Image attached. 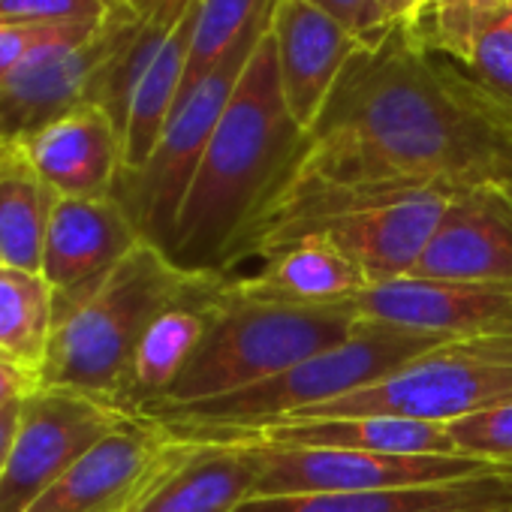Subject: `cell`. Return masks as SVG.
I'll use <instances>...</instances> for the list:
<instances>
[{"label":"cell","mask_w":512,"mask_h":512,"mask_svg":"<svg viewBox=\"0 0 512 512\" xmlns=\"http://www.w3.org/2000/svg\"><path fill=\"white\" fill-rule=\"evenodd\" d=\"M58 193L40 178L19 148L0 157V256L4 266L37 272L58 205Z\"/></svg>","instance_id":"23"},{"label":"cell","mask_w":512,"mask_h":512,"mask_svg":"<svg viewBox=\"0 0 512 512\" xmlns=\"http://www.w3.org/2000/svg\"><path fill=\"white\" fill-rule=\"evenodd\" d=\"M377 4H380V10H383L386 25L395 28V25H401V22L410 16V10L416 7V0H377Z\"/></svg>","instance_id":"33"},{"label":"cell","mask_w":512,"mask_h":512,"mask_svg":"<svg viewBox=\"0 0 512 512\" xmlns=\"http://www.w3.org/2000/svg\"><path fill=\"white\" fill-rule=\"evenodd\" d=\"M497 470H500L503 476H509V479H512V461H509V464H503V467H497Z\"/></svg>","instance_id":"35"},{"label":"cell","mask_w":512,"mask_h":512,"mask_svg":"<svg viewBox=\"0 0 512 512\" xmlns=\"http://www.w3.org/2000/svg\"><path fill=\"white\" fill-rule=\"evenodd\" d=\"M226 281L229 275H199L190 290L178 296L148 326L133 359L124 413L142 416L148 407L160 404L169 395V389L205 341L211 320L226 296Z\"/></svg>","instance_id":"20"},{"label":"cell","mask_w":512,"mask_h":512,"mask_svg":"<svg viewBox=\"0 0 512 512\" xmlns=\"http://www.w3.org/2000/svg\"><path fill=\"white\" fill-rule=\"evenodd\" d=\"M305 130L287 109L272 34L256 43L199 160L166 253L187 272L229 275L247 238L296 169Z\"/></svg>","instance_id":"2"},{"label":"cell","mask_w":512,"mask_h":512,"mask_svg":"<svg viewBox=\"0 0 512 512\" xmlns=\"http://www.w3.org/2000/svg\"><path fill=\"white\" fill-rule=\"evenodd\" d=\"M350 311L356 320L419 332L440 341L512 335V290L404 275L371 284Z\"/></svg>","instance_id":"12"},{"label":"cell","mask_w":512,"mask_h":512,"mask_svg":"<svg viewBox=\"0 0 512 512\" xmlns=\"http://www.w3.org/2000/svg\"><path fill=\"white\" fill-rule=\"evenodd\" d=\"M269 34L287 109L308 133L344 67L365 43L308 0H275Z\"/></svg>","instance_id":"17"},{"label":"cell","mask_w":512,"mask_h":512,"mask_svg":"<svg viewBox=\"0 0 512 512\" xmlns=\"http://www.w3.org/2000/svg\"><path fill=\"white\" fill-rule=\"evenodd\" d=\"M446 431L458 455L485 461L491 467H503L512 461V401L461 416L449 422Z\"/></svg>","instance_id":"27"},{"label":"cell","mask_w":512,"mask_h":512,"mask_svg":"<svg viewBox=\"0 0 512 512\" xmlns=\"http://www.w3.org/2000/svg\"><path fill=\"white\" fill-rule=\"evenodd\" d=\"M7 151H10V148H7V145H4V142H0V157H4V154H7Z\"/></svg>","instance_id":"36"},{"label":"cell","mask_w":512,"mask_h":512,"mask_svg":"<svg viewBox=\"0 0 512 512\" xmlns=\"http://www.w3.org/2000/svg\"><path fill=\"white\" fill-rule=\"evenodd\" d=\"M260 446L266 449V473L256 494H350L413 488L458 482L497 470L467 455H380L314 446Z\"/></svg>","instance_id":"11"},{"label":"cell","mask_w":512,"mask_h":512,"mask_svg":"<svg viewBox=\"0 0 512 512\" xmlns=\"http://www.w3.org/2000/svg\"><path fill=\"white\" fill-rule=\"evenodd\" d=\"M266 449L253 440H178L127 512H235L260 491Z\"/></svg>","instance_id":"14"},{"label":"cell","mask_w":512,"mask_h":512,"mask_svg":"<svg viewBox=\"0 0 512 512\" xmlns=\"http://www.w3.org/2000/svg\"><path fill=\"white\" fill-rule=\"evenodd\" d=\"M127 7L106 25H70L40 46L0 85V142L16 148L64 112L94 103V88L109 64Z\"/></svg>","instance_id":"10"},{"label":"cell","mask_w":512,"mask_h":512,"mask_svg":"<svg viewBox=\"0 0 512 512\" xmlns=\"http://www.w3.org/2000/svg\"><path fill=\"white\" fill-rule=\"evenodd\" d=\"M413 275L512 290V193L479 187L449 196Z\"/></svg>","instance_id":"15"},{"label":"cell","mask_w":512,"mask_h":512,"mask_svg":"<svg viewBox=\"0 0 512 512\" xmlns=\"http://www.w3.org/2000/svg\"><path fill=\"white\" fill-rule=\"evenodd\" d=\"M455 64L512 109V4L485 10L476 19Z\"/></svg>","instance_id":"26"},{"label":"cell","mask_w":512,"mask_h":512,"mask_svg":"<svg viewBox=\"0 0 512 512\" xmlns=\"http://www.w3.org/2000/svg\"><path fill=\"white\" fill-rule=\"evenodd\" d=\"M296 169L338 184L512 193V109L395 25L350 58Z\"/></svg>","instance_id":"1"},{"label":"cell","mask_w":512,"mask_h":512,"mask_svg":"<svg viewBox=\"0 0 512 512\" xmlns=\"http://www.w3.org/2000/svg\"><path fill=\"white\" fill-rule=\"evenodd\" d=\"M22 401H25V398H22ZM22 401L10 404L7 410H0V482H4V470H7L10 446H13L16 425H19V413H22Z\"/></svg>","instance_id":"32"},{"label":"cell","mask_w":512,"mask_h":512,"mask_svg":"<svg viewBox=\"0 0 512 512\" xmlns=\"http://www.w3.org/2000/svg\"><path fill=\"white\" fill-rule=\"evenodd\" d=\"M419 4H422V0H416V7H419ZM416 7H413V10H416ZM413 10H410V13H413Z\"/></svg>","instance_id":"37"},{"label":"cell","mask_w":512,"mask_h":512,"mask_svg":"<svg viewBox=\"0 0 512 512\" xmlns=\"http://www.w3.org/2000/svg\"><path fill=\"white\" fill-rule=\"evenodd\" d=\"M199 275L181 269L154 241H139L97 290L55 317L40 386L82 392L124 410L133 359L148 326Z\"/></svg>","instance_id":"4"},{"label":"cell","mask_w":512,"mask_h":512,"mask_svg":"<svg viewBox=\"0 0 512 512\" xmlns=\"http://www.w3.org/2000/svg\"><path fill=\"white\" fill-rule=\"evenodd\" d=\"M455 193L434 187L338 184L293 169L247 238V256H263L296 238H320L341 250L371 284L413 275Z\"/></svg>","instance_id":"3"},{"label":"cell","mask_w":512,"mask_h":512,"mask_svg":"<svg viewBox=\"0 0 512 512\" xmlns=\"http://www.w3.org/2000/svg\"><path fill=\"white\" fill-rule=\"evenodd\" d=\"M272 4L275 0H199L181 97L214 70V64L241 40L253 22H260L272 10Z\"/></svg>","instance_id":"25"},{"label":"cell","mask_w":512,"mask_h":512,"mask_svg":"<svg viewBox=\"0 0 512 512\" xmlns=\"http://www.w3.org/2000/svg\"><path fill=\"white\" fill-rule=\"evenodd\" d=\"M0 266H4V256H0Z\"/></svg>","instance_id":"38"},{"label":"cell","mask_w":512,"mask_h":512,"mask_svg":"<svg viewBox=\"0 0 512 512\" xmlns=\"http://www.w3.org/2000/svg\"><path fill=\"white\" fill-rule=\"evenodd\" d=\"M235 512H512V479L500 470L413 488L350 494H253Z\"/></svg>","instance_id":"21"},{"label":"cell","mask_w":512,"mask_h":512,"mask_svg":"<svg viewBox=\"0 0 512 512\" xmlns=\"http://www.w3.org/2000/svg\"><path fill=\"white\" fill-rule=\"evenodd\" d=\"M70 25H0V85Z\"/></svg>","instance_id":"29"},{"label":"cell","mask_w":512,"mask_h":512,"mask_svg":"<svg viewBox=\"0 0 512 512\" xmlns=\"http://www.w3.org/2000/svg\"><path fill=\"white\" fill-rule=\"evenodd\" d=\"M130 413L58 386H37L22 401L10 446L0 512H28L88 449L112 434Z\"/></svg>","instance_id":"9"},{"label":"cell","mask_w":512,"mask_h":512,"mask_svg":"<svg viewBox=\"0 0 512 512\" xmlns=\"http://www.w3.org/2000/svg\"><path fill=\"white\" fill-rule=\"evenodd\" d=\"M512 401V335L446 341L410 359L389 377L305 410L314 416H398L449 425L461 416Z\"/></svg>","instance_id":"7"},{"label":"cell","mask_w":512,"mask_h":512,"mask_svg":"<svg viewBox=\"0 0 512 512\" xmlns=\"http://www.w3.org/2000/svg\"><path fill=\"white\" fill-rule=\"evenodd\" d=\"M308 4L329 13L338 25H344L350 34H356L365 46L383 40L389 31L377 0H308Z\"/></svg>","instance_id":"30"},{"label":"cell","mask_w":512,"mask_h":512,"mask_svg":"<svg viewBox=\"0 0 512 512\" xmlns=\"http://www.w3.org/2000/svg\"><path fill=\"white\" fill-rule=\"evenodd\" d=\"M37 386H40V377L31 368H25L16 359L0 353V410H7L10 404L22 401Z\"/></svg>","instance_id":"31"},{"label":"cell","mask_w":512,"mask_h":512,"mask_svg":"<svg viewBox=\"0 0 512 512\" xmlns=\"http://www.w3.org/2000/svg\"><path fill=\"white\" fill-rule=\"evenodd\" d=\"M100 4H106L109 10H124V7H127V0H100Z\"/></svg>","instance_id":"34"},{"label":"cell","mask_w":512,"mask_h":512,"mask_svg":"<svg viewBox=\"0 0 512 512\" xmlns=\"http://www.w3.org/2000/svg\"><path fill=\"white\" fill-rule=\"evenodd\" d=\"M172 437L130 416L88 449L28 512H127L160 467Z\"/></svg>","instance_id":"16"},{"label":"cell","mask_w":512,"mask_h":512,"mask_svg":"<svg viewBox=\"0 0 512 512\" xmlns=\"http://www.w3.org/2000/svg\"><path fill=\"white\" fill-rule=\"evenodd\" d=\"M244 440L269 443V446L353 449V452H380V455H458L446 425L413 422L398 416L284 419Z\"/></svg>","instance_id":"22"},{"label":"cell","mask_w":512,"mask_h":512,"mask_svg":"<svg viewBox=\"0 0 512 512\" xmlns=\"http://www.w3.org/2000/svg\"><path fill=\"white\" fill-rule=\"evenodd\" d=\"M356 323L359 320L350 308H290L253 302L238 296L232 281H226V296L196 356L169 395L145 413L199 404L278 377L287 368L347 341Z\"/></svg>","instance_id":"6"},{"label":"cell","mask_w":512,"mask_h":512,"mask_svg":"<svg viewBox=\"0 0 512 512\" xmlns=\"http://www.w3.org/2000/svg\"><path fill=\"white\" fill-rule=\"evenodd\" d=\"M232 290L253 302L290 308H350L368 287V275L320 238H296L263 253L253 275L232 278Z\"/></svg>","instance_id":"19"},{"label":"cell","mask_w":512,"mask_h":512,"mask_svg":"<svg viewBox=\"0 0 512 512\" xmlns=\"http://www.w3.org/2000/svg\"><path fill=\"white\" fill-rule=\"evenodd\" d=\"M269 13L260 22H253L241 34V40L214 64V70L178 100L148 163L136 175L121 178V184L115 190V196L127 205V211L139 223L142 235L163 250L169 247L184 196L193 184V175L199 169V160H202L217 124L238 88V79H241L256 43H260L263 34L269 31Z\"/></svg>","instance_id":"8"},{"label":"cell","mask_w":512,"mask_h":512,"mask_svg":"<svg viewBox=\"0 0 512 512\" xmlns=\"http://www.w3.org/2000/svg\"><path fill=\"white\" fill-rule=\"evenodd\" d=\"M115 13L100 0H0V25H106Z\"/></svg>","instance_id":"28"},{"label":"cell","mask_w":512,"mask_h":512,"mask_svg":"<svg viewBox=\"0 0 512 512\" xmlns=\"http://www.w3.org/2000/svg\"><path fill=\"white\" fill-rule=\"evenodd\" d=\"M145 241L127 205L112 196L58 199L40 275L55 296V317L97 290Z\"/></svg>","instance_id":"13"},{"label":"cell","mask_w":512,"mask_h":512,"mask_svg":"<svg viewBox=\"0 0 512 512\" xmlns=\"http://www.w3.org/2000/svg\"><path fill=\"white\" fill-rule=\"evenodd\" d=\"M437 344L446 341L359 320L347 341L287 368L278 377L199 404L151 410L142 419L160 425L169 437L178 440H244L275 422L347 398L389 377L392 371H398L401 365H407L410 359L422 356Z\"/></svg>","instance_id":"5"},{"label":"cell","mask_w":512,"mask_h":512,"mask_svg":"<svg viewBox=\"0 0 512 512\" xmlns=\"http://www.w3.org/2000/svg\"><path fill=\"white\" fill-rule=\"evenodd\" d=\"M55 332V296L43 275L0 266V353L40 377Z\"/></svg>","instance_id":"24"},{"label":"cell","mask_w":512,"mask_h":512,"mask_svg":"<svg viewBox=\"0 0 512 512\" xmlns=\"http://www.w3.org/2000/svg\"><path fill=\"white\" fill-rule=\"evenodd\" d=\"M61 199L112 196L124 175V133L97 103H82L16 145Z\"/></svg>","instance_id":"18"}]
</instances>
